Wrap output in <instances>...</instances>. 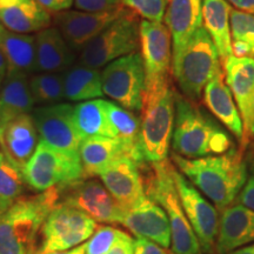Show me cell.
<instances>
[{
  "label": "cell",
  "instance_id": "cell-1",
  "mask_svg": "<svg viewBox=\"0 0 254 254\" xmlns=\"http://www.w3.org/2000/svg\"><path fill=\"white\" fill-rule=\"evenodd\" d=\"M174 167L222 211L233 205L247 182L244 151L234 148L213 157L187 159L172 153Z\"/></svg>",
  "mask_w": 254,
  "mask_h": 254
},
{
  "label": "cell",
  "instance_id": "cell-2",
  "mask_svg": "<svg viewBox=\"0 0 254 254\" xmlns=\"http://www.w3.org/2000/svg\"><path fill=\"white\" fill-rule=\"evenodd\" d=\"M173 153L187 159L221 155L234 150L233 136L207 111L176 92Z\"/></svg>",
  "mask_w": 254,
  "mask_h": 254
},
{
  "label": "cell",
  "instance_id": "cell-3",
  "mask_svg": "<svg viewBox=\"0 0 254 254\" xmlns=\"http://www.w3.org/2000/svg\"><path fill=\"white\" fill-rule=\"evenodd\" d=\"M59 189L21 196L0 215V254H34L40 231L58 205Z\"/></svg>",
  "mask_w": 254,
  "mask_h": 254
},
{
  "label": "cell",
  "instance_id": "cell-4",
  "mask_svg": "<svg viewBox=\"0 0 254 254\" xmlns=\"http://www.w3.org/2000/svg\"><path fill=\"white\" fill-rule=\"evenodd\" d=\"M140 168L145 170L142 179L146 195L164 209L170 220L173 253L201 254L198 238L190 227L180 202L172 176L173 165L166 159L160 163H146Z\"/></svg>",
  "mask_w": 254,
  "mask_h": 254
},
{
  "label": "cell",
  "instance_id": "cell-5",
  "mask_svg": "<svg viewBox=\"0 0 254 254\" xmlns=\"http://www.w3.org/2000/svg\"><path fill=\"white\" fill-rule=\"evenodd\" d=\"M139 148L145 163L166 160L176 120V92L171 84L144 92Z\"/></svg>",
  "mask_w": 254,
  "mask_h": 254
},
{
  "label": "cell",
  "instance_id": "cell-6",
  "mask_svg": "<svg viewBox=\"0 0 254 254\" xmlns=\"http://www.w3.org/2000/svg\"><path fill=\"white\" fill-rule=\"evenodd\" d=\"M172 68L182 94L193 103L200 99L206 85L222 73L218 50L204 26L172 60Z\"/></svg>",
  "mask_w": 254,
  "mask_h": 254
},
{
  "label": "cell",
  "instance_id": "cell-7",
  "mask_svg": "<svg viewBox=\"0 0 254 254\" xmlns=\"http://www.w3.org/2000/svg\"><path fill=\"white\" fill-rule=\"evenodd\" d=\"M139 27L140 21L127 9L81 50L79 64L99 69L122 57L138 52L140 47Z\"/></svg>",
  "mask_w": 254,
  "mask_h": 254
},
{
  "label": "cell",
  "instance_id": "cell-8",
  "mask_svg": "<svg viewBox=\"0 0 254 254\" xmlns=\"http://www.w3.org/2000/svg\"><path fill=\"white\" fill-rule=\"evenodd\" d=\"M23 173L26 185L40 193L84 179L79 154L56 150L40 140Z\"/></svg>",
  "mask_w": 254,
  "mask_h": 254
},
{
  "label": "cell",
  "instance_id": "cell-9",
  "mask_svg": "<svg viewBox=\"0 0 254 254\" xmlns=\"http://www.w3.org/2000/svg\"><path fill=\"white\" fill-rule=\"evenodd\" d=\"M97 227V222L81 211L58 204L50 212L41 227L37 252H60L74 249L86 243Z\"/></svg>",
  "mask_w": 254,
  "mask_h": 254
},
{
  "label": "cell",
  "instance_id": "cell-10",
  "mask_svg": "<svg viewBox=\"0 0 254 254\" xmlns=\"http://www.w3.org/2000/svg\"><path fill=\"white\" fill-rule=\"evenodd\" d=\"M103 92L124 109L141 112L145 92V68L139 52L122 57L101 71Z\"/></svg>",
  "mask_w": 254,
  "mask_h": 254
},
{
  "label": "cell",
  "instance_id": "cell-11",
  "mask_svg": "<svg viewBox=\"0 0 254 254\" xmlns=\"http://www.w3.org/2000/svg\"><path fill=\"white\" fill-rule=\"evenodd\" d=\"M58 204L77 208L101 224H122L125 212L104 184L93 178L78 180L59 189Z\"/></svg>",
  "mask_w": 254,
  "mask_h": 254
},
{
  "label": "cell",
  "instance_id": "cell-12",
  "mask_svg": "<svg viewBox=\"0 0 254 254\" xmlns=\"http://www.w3.org/2000/svg\"><path fill=\"white\" fill-rule=\"evenodd\" d=\"M139 34L145 68V91H153L171 84L172 37L166 25L141 20Z\"/></svg>",
  "mask_w": 254,
  "mask_h": 254
},
{
  "label": "cell",
  "instance_id": "cell-13",
  "mask_svg": "<svg viewBox=\"0 0 254 254\" xmlns=\"http://www.w3.org/2000/svg\"><path fill=\"white\" fill-rule=\"evenodd\" d=\"M172 176L183 209L198 238L201 251L204 253H212L215 250L219 228L217 208L174 166Z\"/></svg>",
  "mask_w": 254,
  "mask_h": 254
},
{
  "label": "cell",
  "instance_id": "cell-14",
  "mask_svg": "<svg viewBox=\"0 0 254 254\" xmlns=\"http://www.w3.org/2000/svg\"><path fill=\"white\" fill-rule=\"evenodd\" d=\"M40 141L66 153L79 154L81 138L74 122V105L39 106L31 112Z\"/></svg>",
  "mask_w": 254,
  "mask_h": 254
},
{
  "label": "cell",
  "instance_id": "cell-15",
  "mask_svg": "<svg viewBox=\"0 0 254 254\" xmlns=\"http://www.w3.org/2000/svg\"><path fill=\"white\" fill-rule=\"evenodd\" d=\"M127 11L126 7L104 12H84V11H63L55 15L56 28L58 30L69 47L74 51L81 50L90 41L97 37L113 21L122 17Z\"/></svg>",
  "mask_w": 254,
  "mask_h": 254
},
{
  "label": "cell",
  "instance_id": "cell-16",
  "mask_svg": "<svg viewBox=\"0 0 254 254\" xmlns=\"http://www.w3.org/2000/svg\"><path fill=\"white\" fill-rule=\"evenodd\" d=\"M98 177L124 211L132 208L147 196L140 168L131 158L117 159Z\"/></svg>",
  "mask_w": 254,
  "mask_h": 254
},
{
  "label": "cell",
  "instance_id": "cell-17",
  "mask_svg": "<svg viewBox=\"0 0 254 254\" xmlns=\"http://www.w3.org/2000/svg\"><path fill=\"white\" fill-rule=\"evenodd\" d=\"M122 225L135 237L146 238L163 249L171 246L170 220L164 209L148 196L124 212Z\"/></svg>",
  "mask_w": 254,
  "mask_h": 254
},
{
  "label": "cell",
  "instance_id": "cell-18",
  "mask_svg": "<svg viewBox=\"0 0 254 254\" xmlns=\"http://www.w3.org/2000/svg\"><path fill=\"white\" fill-rule=\"evenodd\" d=\"M226 84L238 104L245 133V146L250 139V127L252 122L254 101V58H237L231 56L224 65Z\"/></svg>",
  "mask_w": 254,
  "mask_h": 254
},
{
  "label": "cell",
  "instance_id": "cell-19",
  "mask_svg": "<svg viewBox=\"0 0 254 254\" xmlns=\"http://www.w3.org/2000/svg\"><path fill=\"white\" fill-rule=\"evenodd\" d=\"M254 243V212L244 205H231L221 211L215 251L230 254Z\"/></svg>",
  "mask_w": 254,
  "mask_h": 254
},
{
  "label": "cell",
  "instance_id": "cell-20",
  "mask_svg": "<svg viewBox=\"0 0 254 254\" xmlns=\"http://www.w3.org/2000/svg\"><path fill=\"white\" fill-rule=\"evenodd\" d=\"M172 37V60L202 27V0H168L164 18Z\"/></svg>",
  "mask_w": 254,
  "mask_h": 254
},
{
  "label": "cell",
  "instance_id": "cell-21",
  "mask_svg": "<svg viewBox=\"0 0 254 254\" xmlns=\"http://www.w3.org/2000/svg\"><path fill=\"white\" fill-rule=\"evenodd\" d=\"M224 73L217 75L204 88V103L209 112L219 120L225 128L231 133L240 144V150L245 151V133L240 112L234 103L227 84H225Z\"/></svg>",
  "mask_w": 254,
  "mask_h": 254
},
{
  "label": "cell",
  "instance_id": "cell-22",
  "mask_svg": "<svg viewBox=\"0 0 254 254\" xmlns=\"http://www.w3.org/2000/svg\"><path fill=\"white\" fill-rule=\"evenodd\" d=\"M39 144L31 114L18 117L0 129V151L23 170Z\"/></svg>",
  "mask_w": 254,
  "mask_h": 254
},
{
  "label": "cell",
  "instance_id": "cell-23",
  "mask_svg": "<svg viewBox=\"0 0 254 254\" xmlns=\"http://www.w3.org/2000/svg\"><path fill=\"white\" fill-rule=\"evenodd\" d=\"M37 72L63 73L73 66L75 52L56 27H47L34 36Z\"/></svg>",
  "mask_w": 254,
  "mask_h": 254
},
{
  "label": "cell",
  "instance_id": "cell-24",
  "mask_svg": "<svg viewBox=\"0 0 254 254\" xmlns=\"http://www.w3.org/2000/svg\"><path fill=\"white\" fill-rule=\"evenodd\" d=\"M0 50L7 65V75H26L37 72L34 36L8 31L0 23Z\"/></svg>",
  "mask_w": 254,
  "mask_h": 254
},
{
  "label": "cell",
  "instance_id": "cell-25",
  "mask_svg": "<svg viewBox=\"0 0 254 254\" xmlns=\"http://www.w3.org/2000/svg\"><path fill=\"white\" fill-rule=\"evenodd\" d=\"M84 179L99 176L113 161L122 157L129 158L125 144L118 138H88L81 141L79 147Z\"/></svg>",
  "mask_w": 254,
  "mask_h": 254
},
{
  "label": "cell",
  "instance_id": "cell-26",
  "mask_svg": "<svg viewBox=\"0 0 254 254\" xmlns=\"http://www.w3.org/2000/svg\"><path fill=\"white\" fill-rule=\"evenodd\" d=\"M51 14L37 0H20L0 9V23L8 31L20 34L38 33L51 25Z\"/></svg>",
  "mask_w": 254,
  "mask_h": 254
},
{
  "label": "cell",
  "instance_id": "cell-27",
  "mask_svg": "<svg viewBox=\"0 0 254 254\" xmlns=\"http://www.w3.org/2000/svg\"><path fill=\"white\" fill-rule=\"evenodd\" d=\"M231 11L226 0H202V26L213 40L222 65L232 56Z\"/></svg>",
  "mask_w": 254,
  "mask_h": 254
},
{
  "label": "cell",
  "instance_id": "cell-28",
  "mask_svg": "<svg viewBox=\"0 0 254 254\" xmlns=\"http://www.w3.org/2000/svg\"><path fill=\"white\" fill-rule=\"evenodd\" d=\"M34 101L26 75H7L0 87V129L24 114H31Z\"/></svg>",
  "mask_w": 254,
  "mask_h": 254
},
{
  "label": "cell",
  "instance_id": "cell-29",
  "mask_svg": "<svg viewBox=\"0 0 254 254\" xmlns=\"http://www.w3.org/2000/svg\"><path fill=\"white\" fill-rule=\"evenodd\" d=\"M65 99L74 103L100 99L104 95L101 72L87 66L73 65L63 73Z\"/></svg>",
  "mask_w": 254,
  "mask_h": 254
},
{
  "label": "cell",
  "instance_id": "cell-30",
  "mask_svg": "<svg viewBox=\"0 0 254 254\" xmlns=\"http://www.w3.org/2000/svg\"><path fill=\"white\" fill-rule=\"evenodd\" d=\"M106 112L110 125L112 126L116 138L122 140L128 150L129 158L139 165L146 164L139 148L140 119L135 113L124 109L117 103L106 100Z\"/></svg>",
  "mask_w": 254,
  "mask_h": 254
},
{
  "label": "cell",
  "instance_id": "cell-31",
  "mask_svg": "<svg viewBox=\"0 0 254 254\" xmlns=\"http://www.w3.org/2000/svg\"><path fill=\"white\" fill-rule=\"evenodd\" d=\"M74 122L81 141L88 138H116L106 112V100L94 99L74 105Z\"/></svg>",
  "mask_w": 254,
  "mask_h": 254
},
{
  "label": "cell",
  "instance_id": "cell-32",
  "mask_svg": "<svg viewBox=\"0 0 254 254\" xmlns=\"http://www.w3.org/2000/svg\"><path fill=\"white\" fill-rule=\"evenodd\" d=\"M26 186L23 170L0 151V215L24 196Z\"/></svg>",
  "mask_w": 254,
  "mask_h": 254
},
{
  "label": "cell",
  "instance_id": "cell-33",
  "mask_svg": "<svg viewBox=\"0 0 254 254\" xmlns=\"http://www.w3.org/2000/svg\"><path fill=\"white\" fill-rule=\"evenodd\" d=\"M28 84L34 105H56L65 98L63 73H37Z\"/></svg>",
  "mask_w": 254,
  "mask_h": 254
},
{
  "label": "cell",
  "instance_id": "cell-34",
  "mask_svg": "<svg viewBox=\"0 0 254 254\" xmlns=\"http://www.w3.org/2000/svg\"><path fill=\"white\" fill-rule=\"evenodd\" d=\"M232 41H241L254 50V15L232 9L230 15Z\"/></svg>",
  "mask_w": 254,
  "mask_h": 254
},
{
  "label": "cell",
  "instance_id": "cell-35",
  "mask_svg": "<svg viewBox=\"0 0 254 254\" xmlns=\"http://www.w3.org/2000/svg\"><path fill=\"white\" fill-rule=\"evenodd\" d=\"M123 5L144 20L161 23L166 13L168 0H123Z\"/></svg>",
  "mask_w": 254,
  "mask_h": 254
},
{
  "label": "cell",
  "instance_id": "cell-36",
  "mask_svg": "<svg viewBox=\"0 0 254 254\" xmlns=\"http://www.w3.org/2000/svg\"><path fill=\"white\" fill-rule=\"evenodd\" d=\"M120 233V230L107 225L98 226L90 239L84 243L85 254H106L109 252L117 238Z\"/></svg>",
  "mask_w": 254,
  "mask_h": 254
},
{
  "label": "cell",
  "instance_id": "cell-37",
  "mask_svg": "<svg viewBox=\"0 0 254 254\" xmlns=\"http://www.w3.org/2000/svg\"><path fill=\"white\" fill-rule=\"evenodd\" d=\"M78 11L104 12L123 6V0H74Z\"/></svg>",
  "mask_w": 254,
  "mask_h": 254
},
{
  "label": "cell",
  "instance_id": "cell-38",
  "mask_svg": "<svg viewBox=\"0 0 254 254\" xmlns=\"http://www.w3.org/2000/svg\"><path fill=\"white\" fill-rule=\"evenodd\" d=\"M106 254H134V239L129 234L120 231L116 243Z\"/></svg>",
  "mask_w": 254,
  "mask_h": 254
},
{
  "label": "cell",
  "instance_id": "cell-39",
  "mask_svg": "<svg viewBox=\"0 0 254 254\" xmlns=\"http://www.w3.org/2000/svg\"><path fill=\"white\" fill-rule=\"evenodd\" d=\"M134 254H171L166 249L157 245L146 238L136 237L134 239Z\"/></svg>",
  "mask_w": 254,
  "mask_h": 254
},
{
  "label": "cell",
  "instance_id": "cell-40",
  "mask_svg": "<svg viewBox=\"0 0 254 254\" xmlns=\"http://www.w3.org/2000/svg\"><path fill=\"white\" fill-rule=\"evenodd\" d=\"M238 200L241 205L252 209L254 212V176L247 179L245 186L243 187L239 195H238Z\"/></svg>",
  "mask_w": 254,
  "mask_h": 254
},
{
  "label": "cell",
  "instance_id": "cell-41",
  "mask_svg": "<svg viewBox=\"0 0 254 254\" xmlns=\"http://www.w3.org/2000/svg\"><path fill=\"white\" fill-rule=\"evenodd\" d=\"M37 1L49 12H55V13L67 11L74 4V0H37Z\"/></svg>",
  "mask_w": 254,
  "mask_h": 254
},
{
  "label": "cell",
  "instance_id": "cell-42",
  "mask_svg": "<svg viewBox=\"0 0 254 254\" xmlns=\"http://www.w3.org/2000/svg\"><path fill=\"white\" fill-rule=\"evenodd\" d=\"M226 1L233 5L236 9L254 15V0H226Z\"/></svg>",
  "mask_w": 254,
  "mask_h": 254
},
{
  "label": "cell",
  "instance_id": "cell-43",
  "mask_svg": "<svg viewBox=\"0 0 254 254\" xmlns=\"http://www.w3.org/2000/svg\"><path fill=\"white\" fill-rule=\"evenodd\" d=\"M34 254H85V246L84 244L82 245H79L74 249L67 250V251H60V252H46V253H38L36 252Z\"/></svg>",
  "mask_w": 254,
  "mask_h": 254
},
{
  "label": "cell",
  "instance_id": "cell-44",
  "mask_svg": "<svg viewBox=\"0 0 254 254\" xmlns=\"http://www.w3.org/2000/svg\"><path fill=\"white\" fill-rule=\"evenodd\" d=\"M6 74H7V65H6L5 57L2 55L1 50H0V87H1L2 82L6 79Z\"/></svg>",
  "mask_w": 254,
  "mask_h": 254
},
{
  "label": "cell",
  "instance_id": "cell-45",
  "mask_svg": "<svg viewBox=\"0 0 254 254\" xmlns=\"http://www.w3.org/2000/svg\"><path fill=\"white\" fill-rule=\"evenodd\" d=\"M230 254H254V245L241 247V249L233 251V252H231Z\"/></svg>",
  "mask_w": 254,
  "mask_h": 254
},
{
  "label": "cell",
  "instance_id": "cell-46",
  "mask_svg": "<svg viewBox=\"0 0 254 254\" xmlns=\"http://www.w3.org/2000/svg\"><path fill=\"white\" fill-rule=\"evenodd\" d=\"M18 1H20V0H0V9H4L9 7V6H13L14 4H17Z\"/></svg>",
  "mask_w": 254,
  "mask_h": 254
},
{
  "label": "cell",
  "instance_id": "cell-47",
  "mask_svg": "<svg viewBox=\"0 0 254 254\" xmlns=\"http://www.w3.org/2000/svg\"><path fill=\"white\" fill-rule=\"evenodd\" d=\"M249 165H250V171L254 176V144H253L252 151H251L250 157H249Z\"/></svg>",
  "mask_w": 254,
  "mask_h": 254
},
{
  "label": "cell",
  "instance_id": "cell-48",
  "mask_svg": "<svg viewBox=\"0 0 254 254\" xmlns=\"http://www.w3.org/2000/svg\"><path fill=\"white\" fill-rule=\"evenodd\" d=\"M254 138V101H253V109H252V122H251L250 127V139Z\"/></svg>",
  "mask_w": 254,
  "mask_h": 254
},
{
  "label": "cell",
  "instance_id": "cell-49",
  "mask_svg": "<svg viewBox=\"0 0 254 254\" xmlns=\"http://www.w3.org/2000/svg\"><path fill=\"white\" fill-rule=\"evenodd\" d=\"M173 254H174V253H173Z\"/></svg>",
  "mask_w": 254,
  "mask_h": 254
}]
</instances>
